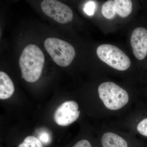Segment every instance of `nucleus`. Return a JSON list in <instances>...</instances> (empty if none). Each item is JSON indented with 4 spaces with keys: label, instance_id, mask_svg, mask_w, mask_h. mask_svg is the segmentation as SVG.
Masks as SVG:
<instances>
[{
    "label": "nucleus",
    "instance_id": "3",
    "mask_svg": "<svg viewBox=\"0 0 147 147\" xmlns=\"http://www.w3.org/2000/svg\"><path fill=\"white\" fill-rule=\"evenodd\" d=\"M44 47L55 63L63 67L69 65L76 55L71 44L59 38H47L44 42Z\"/></svg>",
    "mask_w": 147,
    "mask_h": 147
},
{
    "label": "nucleus",
    "instance_id": "6",
    "mask_svg": "<svg viewBox=\"0 0 147 147\" xmlns=\"http://www.w3.org/2000/svg\"><path fill=\"white\" fill-rule=\"evenodd\" d=\"M77 102L73 100L67 101L60 105L54 114L55 122L61 126H68L79 118L80 111Z\"/></svg>",
    "mask_w": 147,
    "mask_h": 147
},
{
    "label": "nucleus",
    "instance_id": "12",
    "mask_svg": "<svg viewBox=\"0 0 147 147\" xmlns=\"http://www.w3.org/2000/svg\"><path fill=\"white\" fill-rule=\"evenodd\" d=\"M18 147H43L42 143L34 136H28L24 139Z\"/></svg>",
    "mask_w": 147,
    "mask_h": 147
},
{
    "label": "nucleus",
    "instance_id": "7",
    "mask_svg": "<svg viewBox=\"0 0 147 147\" xmlns=\"http://www.w3.org/2000/svg\"><path fill=\"white\" fill-rule=\"evenodd\" d=\"M130 43L133 54L137 59H144L147 54V30L144 28H137L131 34Z\"/></svg>",
    "mask_w": 147,
    "mask_h": 147
},
{
    "label": "nucleus",
    "instance_id": "2",
    "mask_svg": "<svg viewBox=\"0 0 147 147\" xmlns=\"http://www.w3.org/2000/svg\"><path fill=\"white\" fill-rule=\"evenodd\" d=\"M99 97L105 107L110 110H119L129 101L127 92L113 82L102 83L98 88Z\"/></svg>",
    "mask_w": 147,
    "mask_h": 147
},
{
    "label": "nucleus",
    "instance_id": "14",
    "mask_svg": "<svg viewBox=\"0 0 147 147\" xmlns=\"http://www.w3.org/2000/svg\"><path fill=\"white\" fill-rule=\"evenodd\" d=\"M95 7V4L93 1H88L85 5L84 11L89 16H92L94 14Z\"/></svg>",
    "mask_w": 147,
    "mask_h": 147
},
{
    "label": "nucleus",
    "instance_id": "10",
    "mask_svg": "<svg viewBox=\"0 0 147 147\" xmlns=\"http://www.w3.org/2000/svg\"><path fill=\"white\" fill-rule=\"evenodd\" d=\"M116 13L122 18H125L131 13L132 10V2L130 0H114Z\"/></svg>",
    "mask_w": 147,
    "mask_h": 147
},
{
    "label": "nucleus",
    "instance_id": "5",
    "mask_svg": "<svg viewBox=\"0 0 147 147\" xmlns=\"http://www.w3.org/2000/svg\"><path fill=\"white\" fill-rule=\"evenodd\" d=\"M44 13L61 24L71 22L73 13L71 9L63 3L56 0H45L41 3Z\"/></svg>",
    "mask_w": 147,
    "mask_h": 147
},
{
    "label": "nucleus",
    "instance_id": "13",
    "mask_svg": "<svg viewBox=\"0 0 147 147\" xmlns=\"http://www.w3.org/2000/svg\"><path fill=\"white\" fill-rule=\"evenodd\" d=\"M137 129L139 133L147 137V118L142 120L138 124Z\"/></svg>",
    "mask_w": 147,
    "mask_h": 147
},
{
    "label": "nucleus",
    "instance_id": "8",
    "mask_svg": "<svg viewBox=\"0 0 147 147\" xmlns=\"http://www.w3.org/2000/svg\"><path fill=\"white\" fill-rule=\"evenodd\" d=\"M14 92V85L11 79L5 72L0 71V98L7 99Z\"/></svg>",
    "mask_w": 147,
    "mask_h": 147
},
{
    "label": "nucleus",
    "instance_id": "11",
    "mask_svg": "<svg viewBox=\"0 0 147 147\" xmlns=\"http://www.w3.org/2000/svg\"><path fill=\"white\" fill-rule=\"evenodd\" d=\"M101 11L102 15L106 19H113L116 15L114 1L109 0L104 3L102 5Z\"/></svg>",
    "mask_w": 147,
    "mask_h": 147
},
{
    "label": "nucleus",
    "instance_id": "1",
    "mask_svg": "<svg viewBox=\"0 0 147 147\" xmlns=\"http://www.w3.org/2000/svg\"><path fill=\"white\" fill-rule=\"evenodd\" d=\"M45 57L39 47L34 44L27 45L19 60L22 78L28 82L37 81L42 73Z\"/></svg>",
    "mask_w": 147,
    "mask_h": 147
},
{
    "label": "nucleus",
    "instance_id": "15",
    "mask_svg": "<svg viewBox=\"0 0 147 147\" xmlns=\"http://www.w3.org/2000/svg\"><path fill=\"white\" fill-rule=\"evenodd\" d=\"M72 147H92V146L89 141L84 139L76 143Z\"/></svg>",
    "mask_w": 147,
    "mask_h": 147
},
{
    "label": "nucleus",
    "instance_id": "16",
    "mask_svg": "<svg viewBox=\"0 0 147 147\" xmlns=\"http://www.w3.org/2000/svg\"><path fill=\"white\" fill-rule=\"evenodd\" d=\"M40 138V140H42V142H47V140L48 139V134L46 133H42Z\"/></svg>",
    "mask_w": 147,
    "mask_h": 147
},
{
    "label": "nucleus",
    "instance_id": "4",
    "mask_svg": "<svg viewBox=\"0 0 147 147\" xmlns=\"http://www.w3.org/2000/svg\"><path fill=\"white\" fill-rule=\"evenodd\" d=\"M98 58L111 67L119 71L129 68L131 62L126 54L117 47L110 44H103L96 50Z\"/></svg>",
    "mask_w": 147,
    "mask_h": 147
},
{
    "label": "nucleus",
    "instance_id": "9",
    "mask_svg": "<svg viewBox=\"0 0 147 147\" xmlns=\"http://www.w3.org/2000/svg\"><path fill=\"white\" fill-rule=\"evenodd\" d=\"M101 143L102 147H127V143L125 139L112 132L103 134Z\"/></svg>",
    "mask_w": 147,
    "mask_h": 147
}]
</instances>
